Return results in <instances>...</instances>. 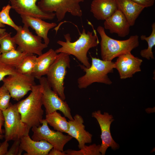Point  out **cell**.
<instances>
[{
    "label": "cell",
    "mask_w": 155,
    "mask_h": 155,
    "mask_svg": "<svg viewBox=\"0 0 155 155\" xmlns=\"http://www.w3.org/2000/svg\"><path fill=\"white\" fill-rule=\"evenodd\" d=\"M93 32L88 31L86 33L84 29H83L78 39L74 42H71L70 34H64L65 41L59 40L57 43L61 47L55 51L57 53H64L75 57L83 65L87 68L91 64L89 61L87 53L91 48L98 46L99 42L96 30Z\"/></svg>",
    "instance_id": "obj_1"
},
{
    "label": "cell",
    "mask_w": 155,
    "mask_h": 155,
    "mask_svg": "<svg viewBox=\"0 0 155 155\" xmlns=\"http://www.w3.org/2000/svg\"><path fill=\"white\" fill-rule=\"evenodd\" d=\"M42 90L41 85L35 84L32 86L29 95L16 103L22 121L30 128L39 126L43 119Z\"/></svg>",
    "instance_id": "obj_2"
},
{
    "label": "cell",
    "mask_w": 155,
    "mask_h": 155,
    "mask_svg": "<svg viewBox=\"0 0 155 155\" xmlns=\"http://www.w3.org/2000/svg\"><path fill=\"white\" fill-rule=\"evenodd\" d=\"M97 30L101 38V56L103 60L112 61L122 54L131 52L139 45V37L137 35H132L127 40H119L108 36L104 28L101 26H98Z\"/></svg>",
    "instance_id": "obj_3"
},
{
    "label": "cell",
    "mask_w": 155,
    "mask_h": 155,
    "mask_svg": "<svg viewBox=\"0 0 155 155\" xmlns=\"http://www.w3.org/2000/svg\"><path fill=\"white\" fill-rule=\"evenodd\" d=\"M91 57L92 63L89 67L79 64V66L85 73L78 79V88L80 89L85 88L95 82L111 84L112 82L108 75L113 72L115 68L114 63L112 61L103 60L91 56Z\"/></svg>",
    "instance_id": "obj_4"
},
{
    "label": "cell",
    "mask_w": 155,
    "mask_h": 155,
    "mask_svg": "<svg viewBox=\"0 0 155 155\" xmlns=\"http://www.w3.org/2000/svg\"><path fill=\"white\" fill-rule=\"evenodd\" d=\"M70 62L69 55L63 53L57 54L46 75L52 89L63 100L66 98L64 80L67 69L70 68Z\"/></svg>",
    "instance_id": "obj_5"
},
{
    "label": "cell",
    "mask_w": 155,
    "mask_h": 155,
    "mask_svg": "<svg viewBox=\"0 0 155 155\" xmlns=\"http://www.w3.org/2000/svg\"><path fill=\"white\" fill-rule=\"evenodd\" d=\"M2 113L4 118L5 140L8 142L14 141L29 134L30 128L22 121L17 104H13L10 103L9 106Z\"/></svg>",
    "instance_id": "obj_6"
},
{
    "label": "cell",
    "mask_w": 155,
    "mask_h": 155,
    "mask_svg": "<svg viewBox=\"0 0 155 155\" xmlns=\"http://www.w3.org/2000/svg\"><path fill=\"white\" fill-rule=\"evenodd\" d=\"M84 1V0H40L37 5L44 12H55L57 22H60L64 18L67 12L73 16L81 17L82 12L80 3Z\"/></svg>",
    "instance_id": "obj_7"
},
{
    "label": "cell",
    "mask_w": 155,
    "mask_h": 155,
    "mask_svg": "<svg viewBox=\"0 0 155 155\" xmlns=\"http://www.w3.org/2000/svg\"><path fill=\"white\" fill-rule=\"evenodd\" d=\"M13 38L18 47L16 49L28 54L39 55L42 53V51L48 45L42 42V38L33 34L30 31L29 27L24 24L19 26V29Z\"/></svg>",
    "instance_id": "obj_8"
},
{
    "label": "cell",
    "mask_w": 155,
    "mask_h": 155,
    "mask_svg": "<svg viewBox=\"0 0 155 155\" xmlns=\"http://www.w3.org/2000/svg\"><path fill=\"white\" fill-rule=\"evenodd\" d=\"M38 80L43 88L42 100L46 114L59 110L69 120L73 121V118L69 105L52 89L46 78L42 77Z\"/></svg>",
    "instance_id": "obj_9"
},
{
    "label": "cell",
    "mask_w": 155,
    "mask_h": 155,
    "mask_svg": "<svg viewBox=\"0 0 155 155\" xmlns=\"http://www.w3.org/2000/svg\"><path fill=\"white\" fill-rule=\"evenodd\" d=\"M2 81L11 98L17 101L31 91L32 86L36 84L33 76L18 73L8 75Z\"/></svg>",
    "instance_id": "obj_10"
},
{
    "label": "cell",
    "mask_w": 155,
    "mask_h": 155,
    "mask_svg": "<svg viewBox=\"0 0 155 155\" xmlns=\"http://www.w3.org/2000/svg\"><path fill=\"white\" fill-rule=\"evenodd\" d=\"M41 124V126L32 127L33 132L32 139L36 141L45 140L50 144L53 148L63 151L65 145L73 137L68 135H64L60 131L51 129L45 119H42Z\"/></svg>",
    "instance_id": "obj_11"
},
{
    "label": "cell",
    "mask_w": 155,
    "mask_h": 155,
    "mask_svg": "<svg viewBox=\"0 0 155 155\" xmlns=\"http://www.w3.org/2000/svg\"><path fill=\"white\" fill-rule=\"evenodd\" d=\"M92 116L97 120L101 130V138L102 142L99 149L102 155H104L108 148L111 147L112 150L118 149L119 145L113 139L110 132V126L114 120L113 116L108 113H101L100 110L95 111L92 113Z\"/></svg>",
    "instance_id": "obj_12"
},
{
    "label": "cell",
    "mask_w": 155,
    "mask_h": 155,
    "mask_svg": "<svg viewBox=\"0 0 155 155\" xmlns=\"http://www.w3.org/2000/svg\"><path fill=\"white\" fill-rule=\"evenodd\" d=\"M143 60L127 53L117 57L114 63L115 68L118 71L120 78L124 79L132 78L136 73L141 71V66Z\"/></svg>",
    "instance_id": "obj_13"
},
{
    "label": "cell",
    "mask_w": 155,
    "mask_h": 155,
    "mask_svg": "<svg viewBox=\"0 0 155 155\" xmlns=\"http://www.w3.org/2000/svg\"><path fill=\"white\" fill-rule=\"evenodd\" d=\"M38 0H9L11 8L20 15H25L43 20H52L55 13H48L41 11L36 4Z\"/></svg>",
    "instance_id": "obj_14"
},
{
    "label": "cell",
    "mask_w": 155,
    "mask_h": 155,
    "mask_svg": "<svg viewBox=\"0 0 155 155\" xmlns=\"http://www.w3.org/2000/svg\"><path fill=\"white\" fill-rule=\"evenodd\" d=\"M73 118V121H68L69 129L67 133L77 140L80 149L84 148L86 144L91 143L92 135L85 129L84 119L80 115L76 114Z\"/></svg>",
    "instance_id": "obj_15"
},
{
    "label": "cell",
    "mask_w": 155,
    "mask_h": 155,
    "mask_svg": "<svg viewBox=\"0 0 155 155\" xmlns=\"http://www.w3.org/2000/svg\"><path fill=\"white\" fill-rule=\"evenodd\" d=\"M104 28L109 30L111 34L115 33L119 36L124 37L129 34L131 26L127 18L119 9L105 20Z\"/></svg>",
    "instance_id": "obj_16"
},
{
    "label": "cell",
    "mask_w": 155,
    "mask_h": 155,
    "mask_svg": "<svg viewBox=\"0 0 155 155\" xmlns=\"http://www.w3.org/2000/svg\"><path fill=\"white\" fill-rule=\"evenodd\" d=\"M20 148L26 153L24 155H48L53 148L49 143L44 140L36 141L31 139L29 134L20 139Z\"/></svg>",
    "instance_id": "obj_17"
},
{
    "label": "cell",
    "mask_w": 155,
    "mask_h": 155,
    "mask_svg": "<svg viewBox=\"0 0 155 155\" xmlns=\"http://www.w3.org/2000/svg\"><path fill=\"white\" fill-rule=\"evenodd\" d=\"M20 17L24 24L34 30L37 35L43 38L44 43L48 45L50 42L48 36V32L57 26L56 23H48L42 19L29 16L22 15Z\"/></svg>",
    "instance_id": "obj_18"
},
{
    "label": "cell",
    "mask_w": 155,
    "mask_h": 155,
    "mask_svg": "<svg viewBox=\"0 0 155 155\" xmlns=\"http://www.w3.org/2000/svg\"><path fill=\"white\" fill-rule=\"evenodd\" d=\"M118 9L115 0H92L90 11L98 20H105Z\"/></svg>",
    "instance_id": "obj_19"
},
{
    "label": "cell",
    "mask_w": 155,
    "mask_h": 155,
    "mask_svg": "<svg viewBox=\"0 0 155 155\" xmlns=\"http://www.w3.org/2000/svg\"><path fill=\"white\" fill-rule=\"evenodd\" d=\"M57 54L51 49L37 57L36 64L32 76L39 79L46 75L51 66L55 60Z\"/></svg>",
    "instance_id": "obj_20"
},
{
    "label": "cell",
    "mask_w": 155,
    "mask_h": 155,
    "mask_svg": "<svg viewBox=\"0 0 155 155\" xmlns=\"http://www.w3.org/2000/svg\"><path fill=\"white\" fill-rule=\"evenodd\" d=\"M118 9L125 16L131 26H133L145 8L131 0H115Z\"/></svg>",
    "instance_id": "obj_21"
},
{
    "label": "cell",
    "mask_w": 155,
    "mask_h": 155,
    "mask_svg": "<svg viewBox=\"0 0 155 155\" xmlns=\"http://www.w3.org/2000/svg\"><path fill=\"white\" fill-rule=\"evenodd\" d=\"M45 120L50 126L56 130L67 133L69 123L65 117H63L57 111L46 114Z\"/></svg>",
    "instance_id": "obj_22"
},
{
    "label": "cell",
    "mask_w": 155,
    "mask_h": 155,
    "mask_svg": "<svg viewBox=\"0 0 155 155\" xmlns=\"http://www.w3.org/2000/svg\"><path fill=\"white\" fill-rule=\"evenodd\" d=\"M36 55L28 54L16 68L17 71L23 74L32 75L35 67L37 58Z\"/></svg>",
    "instance_id": "obj_23"
},
{
    "label": "cell",
    "mask_w": 155,
    "mask_h": 155,
    "mask_svg": "<svg viewBox=\"0 0 155 155\" xmlns=\"http://www.w3.org/2000/svg\"><path fill=\"white\" fill-rule=\"evenodd\" d=\"M16 49L1 54L0 59L6 64L16 68L27 55Z\"/></svg>",
    "instance_id": "obj_24"
},
{
    "label": "cell",
    "mask_w": 155,
    "mask_h": 155,
    "mask_svg": "<svg viewBox=\"0 0 155 155\" xmlns=\"http://www.w3.org/2000/svg\"><path fill=\"white\" fill-rule=\"evenodd\" d=\"M152 31L150 35L148 37L145 35H142L141 39L145 40L147 42L148 47L147 49L142 50L140 52V55L143 57L148 60L150 59H154V57L152 51V49L155 45V23L152 25Z\"/></svg>",
    "instance_id": "obj_25"
},
{
    "label": "cell",
    "mask_w": 155,
    "mask_h": 155,
    "mask_svg": "<svg viewBox=\"0 0 155 155\" xmlns=\"http://www.w3.org/2000/svg\"><path fill=\"white\" fill-rule=\"evenodd\" d=\"M11 33L5 32L0 35V52L4 53L11 50L16 49V44Z\"/></svg>",
    "instance_id": "obj_26"
},
{
    "label": "cell",
    "mask_w": 155,
    "mask_h": 155,
    "mask_svg": "<svg viewBox=\"0 0 155 155\" xmlns=\"http://www.w3.org/2000/svg\"><path fill=\"white\" fill-rule=\"evenodd\" d=\"M100 146L94 144L88 146L85 145L79 150L67 149L64 151L67 155H101L99 151Z\"/></svg>",
    "instance_id": "obj_27"
},
{
    "label": "cell",
    "mask_w": 155,
    "mask_h": 155,
    "mask_svg": "<svg viewBox=\"0 0 155 155\" xmlns=\"http://www.w3.org/2000/svg\"><path fill=\"white\" fill-rule=\"evenodd\" d=\"M11 7L9 4L3 7L0 11V22L2 24L11 26L16 31L19 26L17 25L13 21L9 16V12Z\"/></svg>",
    "instance_id": "obj_28"
},
{
    "label": "cell",
    "mask_w": 155,
    "mask_h": 155,
    "mask_svg": "<svg viewBox=\"0 0 155 155\" xmlns=\"http://www.w3.org/2000/svg\"><path fill=\"white\" fill-rule=\"evenodd\" d=\"M11 98L10 93L3 85L0 87V110L3 111L9 106Z\"/></svg>",
    "instance_id": "obj_29"
},
{
    "label": "cell",
    "mask_w": 155,
    "mask_h": 155,
    "mask_svg": "<svg viewBox=\"0 0 155 155\" xmlns=\"http://www.w3.org/2000/svg\"><path fill=\"white\" fill-rule=\"evenodd\" d=\"M17 73L15 67L6 64L0 59V82L2 81L5 76Z\"/></svg>",
    "instance_id": "obj_30"
},
{
    "label": "cell",
    "mask_w": 155,
    "mask_h": 155,
    "mask_svg": "<svg viewBox=\"0 0 155 155\" xmlns=\"http://www.w3.org/2000/svg\"><path fill=\"white\" fill-rule=\"evenodd\" d=\"M14 141L13 143L8 151L6 155H20L23 152L20 148V139H17Z\"/></svg>",
    "instance_id": "obj_31"
},
{
    "label": "cell",
    "mask_w": 155,
    "mask_h": 155,
    "mask_svg": "<svg viewBox=\"0 0 155 155\" xmlns=\"http://www.w3.org/2000/svg\"><path fill=\"white\" fill-rule=\"evenodd\" d=\"M137 4L144 7H148L153 6L155 0H131Z\"/></svg>",
    "instance_id": "obj_32"
},
{
    "label": "cell",
    "mask_w": 155,
    "mask_h": 155,
    "mask_svg": "<svg viewBox=\"0 0 155 155\" xmlns=\"http://www.w3.org/2000/svg\"><path fill=\"white\" fill-rule=\"evenodd\" d=\"M9 146L8 141L6 140L0 145V155H6Z\"/></svg>",
    "instance_id": "obj_33"
},
{
    "label": "cell",
    "mask_w": 155,
    "mask_h": 155,
    "mask_svg": "<svg viewBox=\"0 0 155 155\" xmlns=\"http://www.w3.org/2000/svg\"><path fill=\"white\" fill-rule=\"evenodd\" d=\"M48 155H67L64 151H61L53 148L49 152Z\"/></svg>",
    "instance_id": "obj_34"
},
{
    "label": "cell",
    "mask_w": 155,
    "mask_h": 155,
    "mask_svg": "<svg viewBox=\"0 0 155 155\" xmlns=\"http://www.w3.org/2000/svg\"><path fill=\"white\" fill-rule=\"evenodd\" d=\"M4 118L2 111L0 110V125L2 127L4 125Z\"/></svg>",
    "instance_id": "obj_35"
},
{
    "label": "cell",
    "mask_w": 155,
    "mask_h": 155,
    "mask_svg": "<svg viewBox=\"0 0 155 155\" xmlns=\"http://www.w3.org/2000/svg\"><path fill=\"white\" fill-rule=\"evenodd\" d=\"M5 26V25L0 22V34H2L6 32V29L2 28Z\"/></svg>",
    "instance_id": "obj_36"
},
{
    "label": "cell",
    "mask_w": 155,
    "mask_h": 155,
    "mask_svg": "<svg viewBox=\"0 0 155 155\" xmlns=\"http://www.w3.org/2000/svg\"><path fill=\"white\" fill-rule=\"evenodd\" d=\"M4 136L3 135V130L2 129V127L0 125V140H2ZM0 142V145L1 144Z\"/></svg>",
    "instance_id": "obj_37"
},
{
    "label": "cell",
    "mask_w": 155,
    "mask_h": 155,
    "mask_svg": "<svg viewBox=\"0 0 155 155\" xmlns=\"http://www.w3.org/2000/svg\"><path fill=\"white\" fill-rule=\"evenodd\" d=\"M1 53L0 52V56H1Z\"/></svg>",
    "instance_id": "obj_38"
}]
</instances>
